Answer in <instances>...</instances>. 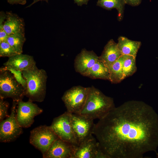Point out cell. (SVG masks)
I'll list each match as a JSON object with an SVG mask.
<instances>
[{
	"instance_id": "6da1fadb",
	"label": "cell",
	"mask_w": 158,
	"mask_h": 158,
	"mask_svg": "<svg viewBox=\"0 0 158 158\" xmlns=\"http://www.w3.org/2000/svg\"><path fill=\"white\" fill-rule=\"evenodd\" d=\"M108 158H142L158 147V115L150 106L130 100L95 124L93 132Z\"/></svg>"
},
{
	"instance_id": "7a4b0ae2",
	"label": "cell",
	"mask_w": 158,
	"mask_h": 158,
	"mask_svg": "<svg viewBox=\"0 0 158 158\" xmlns=\"http://www.w3.org/2000/svg\"><path fill=\"white\" fill-rule=\"evenodd\" d=\"M115 107L113 98L93 86L90 87L86 102L80 114L93 120L100 119Z\"/></svg>"
},
{
	"instance_id": "3957f363",
	"label": "cell",
	"mask_w": 158,
	"mask_h": 158,
	"mask_svg": "<svg viewBox=\"0 0 158 158\" xmlns=\"http://www.w3.org/2000/svg\"><path fill=\"white\" fill-rule=\"evenodd\" d=\"M26 82L25 96L33 102H43L46 97V83L48 78L46 71L39 69L36 65L22 71Z\"/></svg>"
},
{
	"instance_id": "277c9868",
	"label": "cell",
	"mask_w": 158,
	"mask_h": 158,
	"mask_svg": "<svg viewBox=\"0 0 158 158\" xmlns=\"http://www.w3.org/2000/svg\"><path fill=\"white\" fill-rule=\"evenodd\" d=\"M25 96L24 87L10 71L3 67L0 68V98H11L17 102Z\"/></svg>"
},
{
	"instance_id": "5b68a950",
	"label": "cell",
	"mask_w": 158,
	"mask_h": 158,
	"mask_svg": "<svg viewBox=\"0 0 158 158\" xmlns=\"http://www.w3.org/2000/svg\"><path fill=\"white\" fill-rule=\"evenodd\" d=\"M90 88L80 85L74 86L64 93L61 99L67 112L80 114L86 102Z\"/></svg>"
},
{
	"instance_id": "8992f818",
	"label": "cell",
	"mask_w": 158,
	"mask_h": 158,
	"mask_svg": "<svg viewBox=\"0 0 158 158\" xmlns=\"http://www.w3.org/2000/svg\"><path fill=\"white\" fill-rule=\"evenodd\" d=\"M18 102L13 101L11 114L5 119L0 121V141L1 142H13L23 133V128L19 124L16 117Z\"/></svg>"
},
{
	"instance_id": "52a82bcc",
	"label": "cell",
	"mask_w": 158,
	"mask_h": 158,
	"mask_svg": "<svg viewBox=\"0 0 158 158\" xmlns=\"http://www.w3.org/2000/svg\"><path fill=\"white\" fill-rule=\"evenodd\" d=\"M58 138L49 126L41 125L30 131L29 142L43 156Z\"/></svg>"
},
{
	"instance_id": "ba28073f",
	"label": "cell",
	"mask_w": 158,
	"mask_h": 158,
	"mask_svg": "<svg viewBox=\"0 0 158 158\" xmlns=\"http://www.w3.org/2000/svg\"><path fill=\"white\" fill-rule=\"evenodd\" d=\"M71 114L66 111L55 118L49 126L59 138L78 146L72 126Z\"/></svg>"
},
{
	"instance_id": "9c48e42d",
	"label": "cell",
	"mask_w": 158,
	"mask_h": 158,
	"mask_svg": "<svg viewBox=\"0 0 158 158\" xmlns=\"http://www.w3.org/2000/svg\"><path fill=\"white\" fill-rule=\"evenodd\" d=\"M33 102L29 100L18 102L16 117L19 125L23 128L30 127L34 121L35 116L40 114L43 110Z\"/></svg>"
},
{
	"instance_id": "30bf717a",
	"label": "cell",
	"mask_w": 158,
	"mask_h": 158,
	"mask_svg": "<svg viewBox=\"0 0 158 158\" xmlns=\"http://www.w3.org/2000/svg\"><path fill=\"white\" fill-rule=\"evenodd\" d=\"M71 119L78 145L93 134L95 124L94 120L80 114L72 113L71 114Z\"/></svg>"
},
{
	"instance_id": "8fae6325",
	"label": "cell",
	"mask_w": 158,
	"mask_h": 158,
	"mask_svg": "<svg viewBox=\"0 0 158 158\" xmlns=\"http://www.w3.org/2000/svg\"><path fill=\"white\" fill-rule=\"evenodd\" d=\"M72 158H108L91 135L77 146Z\"/></svg>"
},
{
	"instance_id": "7c38bea8",
	"label": "cell",
	"mask_w": 158,
	"mask_h": 158,
	"mask_svg": "<svg viewBox=\"0 0 158 158\" xmlns=\"http://www.w3.org/2000/svg\"><path fill=\"white\" fill-rule=\"evenodd\" d=\"M77 146L58 138L42 156L43 157L72 158Z\"/></svg>"
},
{
	"instance_id": "4fadbf2b",
	"label": "cell",
	"mask_w": 158,
	"mask_h": 158,
	"mask_svg": "<svg viewBox=\"0 0 158 158\" xmlns=\"http://www.w3.org/2000/svg\"><path fill=\"white\" fill-rule=\"evenodd\" d=\"M99 59V56L93 51L83 49L75 59V70L77 72L83 75Z\"/></svg>"
},
{
	"instance_id": "5bb4252c",
	"label": "cell",
	"mask_w": 158,
	"mask_h": 158,
	"mask_svg": "<svg viewBox=\"0 0 158 158\" xmlns=\"http://www.w3.org/2000/svg\"><path fill=\"white\" fill-rule=\"evenodd\" d=\"M3 65L5 68L22 72L36 66V62L33 56L21 53L8 58Z\"/></svg>"
},
{
	"instance_id": "9a60e30c",
	"label": "cell",
	"mask_w": 158,
	"mask_h": 158,
	"mask_svg": "<svg viewBox=\"0 0 158 158\" xmlns=\"http://www.w3.org/2000/svg\"><path fill=\"white\" fill-rule=\"evenodd\" d=\"M3 28L9 35L17 32H25V23L23 18L11 11L6 12Z\"/></svg>"
},
{
	"instance_id": "2e32d148",
	"label": "cell",
	"mask_w": 158,
	"mask_h": 158,
	"mask_svg": "<svg viewBox=\"0 0 158 158\" xmlns=\"http://www.w3.org/2000/svg\"><path fill=\"white\" fill-rule=\"evenodd\" d=\"M122 54L117 44L113 39L108 41L105 45L99 60L108 67L118 60Z\"/></svg>"
},
{
	"instance_id": "e0dca14e",
	"label": "cell",
	"mask_w": 158,
	"mask_h": 158,
	"mask_svg": "<svg viewBox=\"0 0 158 158\" xmlns=\"http://www.w3.org/2000/svg\"><path fill=\"white\" fill-rule=\"evenodd\" d=\"M118 40V46L122 55H129L136 57L141 45L140 42L132 40L123 36L119 37Z\"/></svg>"
},
{
	"instance_id": "ac0fdd59",
	"label": "cell",
	"mask_w": 158,
	"mask_h": 158,
	"mask_svg": "<svg viewBox=\"0 0 158 158\" xmlns=\"http://www.w3.org/2000/svg\"><path fill=\"white\" fill-rule=\"evenodd\" d=\"M83 76L92 79L110 80L108 67L99 59Z\"/></svg>"
},
{
	"instance_id": "d6986e66",
	"label": "cell",
	"mask_w": 158,
	"mask_h": 158,
	"mask_svg": "<svg viewBox=\"0 0 158 158\" xmlns=\"http://www.w3.org/2000/svg\"><path fill=\"white\" fill-rule=\"evenodd\" d=\"M125 4L123 0H97V5L108 10L115 8L118 13L119 21L122 20Z\"/></svg>"
},
{
	"instance_id": "ffe728a7",
	"label": "cell",
	"mask_w": 158,
	"mask_h": 158,
	"mask_svg": "<svg viewBox=\"0 0 158 158\" xmlns=\"http://www.w3.org/2000/svg\"><path fill=\"white\" fill-rule=\"evenodd\" d=\"M108 67L110 73L109 81L111 83H118L124 79L122 68V55Z\"/></svg>"
},
{
	"instance_id": "44dd1931",
	"label": "cell",
	"mask_w": 158,
	"mask_h": 158,
	"mask_svg": "<svg viewBox=\"0 0 158 158\" xmlns=\"http://www.w3.org/2000/svg\"><path fill=\"white\" fill-rule=\"evenodd\" d=\"M122 68L124 79L131 76L136 71V57L131 55H123Z\"/></svg>"
},
{
	"instance_id": "7402d4cb",
	"label": "cell",
	"mask_w": 158,
	"mask_h": 158,
	"mask_svg": "<svg viewBox=\"0 0 158 158\" xmlns=\"http://www.w3.org/2000/svg\"><path fill=\"white\" fill-rule=\"evenodd\" d=\"M25 40V32H17L9 35L6 41L18 54H21L23 52V46Z\"/></svg>"
},
{
	"instance_id": "603a6c76",
	"label": "cell",
	"mask_w": 158,
	"mask_h": 158,
	"mask_svg": "<svg viewBox=\"0 0 158 158\" xmlns=\"http://www.w3.org/2000/svg\"><path fill=\"white\" fill-rule=\"evenodd\" d=\"M18 54L7 41L0 42V57L8 58Z\"/></svg>"
},
{
	"instance_id": "cb8c5ba5",
	"label": "cell",
	"mask_w": 158,
	"mask_h": 158,
	"mask_svg": "<svg viewBox=\"0 0 158 158\" xmlns=\"http://www.w3.org/2000/svg\"><path fill=\"white\" fill-rule=\"evenodd\" d=\"M6 18V13L1 11L0 13V42L6 41L8 36L3 28L4 23Z\"/></svg>"
},
{
	"instance_id": "d4e9b609",
	"label": "cell",
	"mask_w": 158,
	"mask_h": 158,
	"mask_svg": "<svg viewBox=\"0 0 158 158\" xmlns=\"http://www.w3.org/2000/svg\"><path fill=\"white\" fill-rule=\"evenodd\" d=\"M9 107V104L7 102L0 98V121L9 116L8 114Z\"/></svg>"
},
{
	"instance_id": "484cf974",
	"label": "cell",
	"mask_w": 158,
	"mask_h": 158,
	"mask_svg": "<svg viewBox=\"0 0 158 158\" xmlns=\"http://www.w3.org/2000/svg\"><path fill=\"white\" fill-rule=\"evenodd\" d=\"M3 68L4 69L9 71L13 74L16 80L22 85L25 90L26 87V82L25 79L22 75V72L11 68H6L4 67Z\"/></svg>"
},
{
	"instance_id": "4316f807",
	"label": "cell",
	"mask_w": 158,
	"mask_h": 158,
	"mask_svg": "<svg viewBox=\"0 0 158 158\" xmlns=\"http://www.w3.org/2000/svg\"><path fill=\"white\" fill-rule=\"evenodd\" d=\"M125 4L133 6L139 5L141 3L142 0H123Z\"/></svg>"
},
{
	"instance_id": "83f0119b",
	"label": "cell",
	"mask_w": 158,
	"mask_h": 158,
	"mask_svg": "<svg viewBox=\"0 0 158 158\" xmlns=\"http://www.w3.org/2000/svg\"><path fill=\"white\" fill-rule=\"evenodd\" d=\"M10 4H18L21 5H25L27 1V0H6Z\"/></svg>"
},
{
	"instance_id": "f1b7e54d",
	"label": "cell",
	"mask_w": 158,
	"mask_h": 158,
	"mask_svg": "<svg viewBox=\"0 0 158 158\" xmlns=\"http://www.w3.org/2000/svg\"><path fill=\"white\" fill-rule=\"evenodd\" d=\"M75 3L78 6H81L83 5L87 4L90 0H73Z\"/></svg>"
},
{
	"instance_id": "f546056e",
	"label": "cell",
	"mask_w": 158,
	"mask_h": 158,
	"mask_svg": "<svg viewBox=\"0 0 158 158\" xmlns=\"http://www.w3.org/2000/svg\"><path fill=\"white\" fill-rule=\"evenodd\" d=\"M49 0H34L32 2V3L30 5L27 6L26 8H27L28 7H29L31 6L34 4L40 1H45L47 3H48Z\"/></svg>"
},
{
	"instance_id": "4dcf8cb0",
	"label": "cell",
	"mask_w": 158,
	"mask_h": 158,
	"mask_svg": "<svg viewBox=\"0 0 158 158\" xmlns=\"http://www.w3.org/2000/svg\"><path fill=\"white\" fill-rule=\"evenodd\" d=\"M156 157H157V158H158V153H157V156H156Z\"/></svg>"
}]
</instances>
